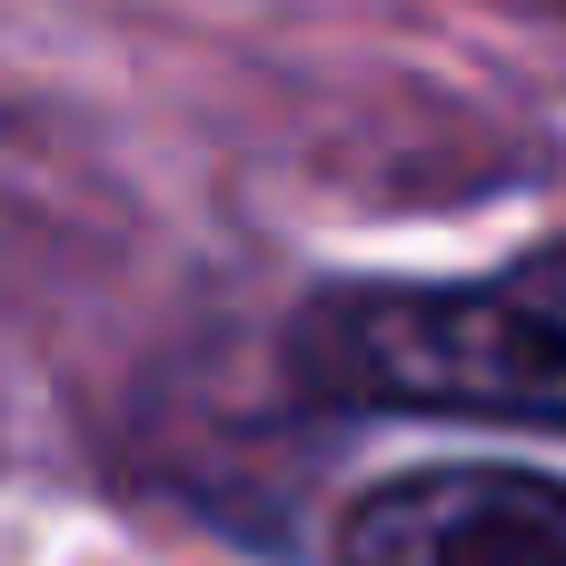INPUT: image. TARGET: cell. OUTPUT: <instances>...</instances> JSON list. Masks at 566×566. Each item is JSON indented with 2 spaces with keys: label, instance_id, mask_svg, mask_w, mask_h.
I'll return each mask as SVG.
<instances>
[{
  "label": "cell",
  "instance_id": "obj_2",
  "mask_svg": "<svg viewBox=\"0 0 566 566\" xmlns=\"http://www.w3.org/2000/svg\"><path fill=\"white\" fill-rule=\"evenodd\" d=\"M338 566H566V488L517 468H418L338 517Z\"/></svg>",
  "mask_w": 566,
  "mask_h": 566
},
{
  "label": "cell",
  "instance_id": "obj_1",
  "mask_svg": "<svg viewBox=\"0 0 566 566\" xmlns=\"http://www.w3.org/2000/svg\"><path fill=\"white\" fill-rule=\"evenodd\" d=\"M289 368L328 408L488 418L566 438V239L497 279H358L318 289L289 328Z\"/></svg>",
  "mask_w": 566,
  "mask_h": 566
}]
</instances>
